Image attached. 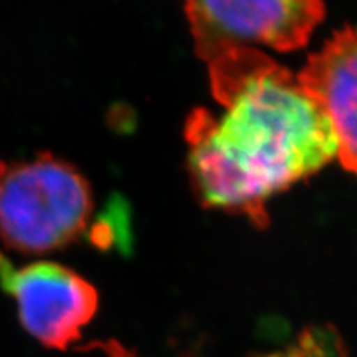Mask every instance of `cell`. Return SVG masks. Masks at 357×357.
Returning a JSON list of instances; mask_svg holds the SVG:
<instances>
[{"label":"cell","instance_id":"277c9868","mask_svg":"<svg viewBox=\"0 0 357 357\" xmlns=\"http://www.w3.org/2000/svg\"><path fill=\"white\" fill-rule=\"evenodd\" d=\"M0 288L13 296L24 328L50 349L65 351L98 311V291L60 263L15 268L0 252Z\"/></svg>","mask_w":357,"mask_h":357},{"label":"cell","instance_id":"ba28073f","mask_svg":"<svg viewBox=\"0 0 357 357\" xmlns=\"http://www.w3.org/2000/svg\"><path fill=\"white\" fill-rule=\"evenodd\" d=\"M6 164H2L0 162V178H2V176H3V172H6Z\"/></svg>","mask_w":357,"mask_h":357},{"label":"cell","instance_id":"5b68a950","mask_svg":"<svg viewBox=\"0 0 357 357\" xmlns=\"http://www.w3.org/2000/svg\"><path fill=\"white\" fill-rule=\"evenodd\" d=\"M296 75L328 116L336 159L357 176V26L334 32Z\"/></svg>","mask_w":357,"mask_h":357},{"label":"cell","instance_id":"3957f363","mask_svg":"<svg viewBox=\"0 0 357 357\" xmlns=\"http://www.w3.org/2000/svg\"><path fill=\"white\" fill-rule=\"evenodd\" d=\"M195 53L211 61L234 48L300 50L326 17L324 0H184Z\"/></svg>","mask_w":357,"mask_h":357},{"label":"cell","instance_id":"52a82bcc","mask_svg":"<svg viewBox=\"0 0 357 357\" xmlns=\"http://www.w3.org/2000/svg\"><path fill=\"white\" fill-rule=\"evenodd\" d=\"M88 349H101L108 357H137L134 351H129L123 344L116 341H102V342H91L86 347H83L82 351Z\"/></svg>","mask_w":357,"mask_h":357},{"label":"cell","instance_id":"8992f818","mask_svg":"<svg viewBox=\"0 0 357 357\" xmlns=\"http://www.w3.org/2000/svg\"><path fill=\"white\" fill-rule=\"evenodd\" d=\"M265 357H349L341 334L331 324L312 326L291 344Z\"/></svg>","mask_w":357,"mask_h":357},{"label":"cell","instance_id":"7a4b0ae2","mask_svg":"<svg viewBox=\"0 0 357 357\" xmlns=\"http://www.w3.org/2000/svg\"><path fill=\"white\" fill-rule=\"evenodd\" d=\"M93 194L68 160L42 153L6 167L0 178V240L26 255L70 247L86 230Z\"/></svg>","mask_w":357,"mask_h":357},{"label":"cell","instance_id":"6da1fadb","mask_svg":"<svg viewBox=\"0 0 357 357\" xmlns=\"http://www.w3.org/2000/svg\"><path fill=\"white\" fill-rule=\"evenodd\" d=\"M218 111L185 119L187 167L204 207L265 229L268 202L336 159V137L298 75L257 48L208 61Z\"/></svg>","mask_w":357,"mask_h":357}]
</instances>
